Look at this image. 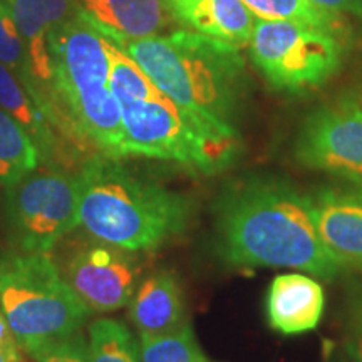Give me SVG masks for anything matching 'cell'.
Wrapping results in <instances>:
<instances>
[{
    "label": "cell",
    "instance_id": "obj_21",
    "mask_svg": "<svg viewBox=\"0 0 362 362\" xmlns=\"http://www.w3.org/2000/svg\"><path fill=\"white\" fill-rule=\"evenodd\" d=\"M89 362H141L139 342L128 325L98 319L89 325Z\"/></svg>",
    "mask_w": 362,
    "mask_h": 362
},
{
    "label": "cell",
    "instance_id": "obj_24",
    "mask_svg": "<svg viewBox=\"0 0 362 362\" xmlns=\"http://www.w3.org/2000/svg\"><path fill=\"white\" fill-rule=\"evenodd\" d=\"M309 2L330 12L362 16V0H309Z\"/></svg>",
    "mask_w": 362,
    "mask_h": 362
},
{
    "label": "cell",
    "instance_id": "obj_9",
    "mask_svg": "<svg viewBox=\"0 0 362 362\" xmlns=\"http://www.w3.org/2000/svg\"><path fill=\"white\" fill-rule=\"evenodd\" d=\"M297 161L362 188V90L346 93L307 116L296 139Z\"/></svg>",
    "mask_w": 362,
    "mask_h": 362
},
{
    "label": "cell",
    "instance_id": "obj_4",
    "mask_svg": "<svg viewBox=\"0 0 362 362\" xmlns=\"http://www.w3.org/2000/svg\"><path fill=\"white\" fill-rule=\"evenodd\" d=\"M116 47L178 106L233 128L245 84V61L238 45L192 30H175L126 40Z\"/></svg>",
    "mask_w": 362,
    "mask_h": 362
},
{
    "label": "cell",
    "instance_id": "obj_26",
    "mask_svg": "<svg viewBox=\"0 0 362 362\" xmlns=\"http://www.w3.org/2000/svg\"><path fill=\"white\" fill-rule=\"evenodd\" d=\"M0 344H17L2 309H0Z\"/></svg>",
    "mask_w": 362,
    "mask_h": 362
},
{
    "label": "cell",
    "instance_id": "obj_8",
    "mask_svg": "<svg viewBox=\"0 0 362 362\" xmlns=\"http://www.w3.org/2000/svg\"><path fill=\"white\" fill-rule=\"evenodd\" d=\"M6 189V221L16 250L51 252L79 226L78 176L40 165Z\"/></svg>",
    "mask_w": 362,
    "mask_h": 362
},
{
    "label": "cell",
    "instance_id": "obj_28",
    "mask_svg": "<svg viewBox=\"0 0 362 362\" xmlns=\"http://www.w3.org/2000/svg\"><path fill=\"white\" fill-rule=\"evenodd\" d=\"M356 325H357V330H359L361 336H362V297H361L359 304H357V307H356Z\"/></svg>",
    "mask_w": 362,
    "mask_h": 362
},
{
    "label": "cell",
    "instance_id": "obj_22",
    "mask_svg": "<svg viewBox=\"0 0 362 362\" xmlns=\"http://www.w3.org/2000/svg\"><path fill=\"white\" fill-rule=\"evenodd\" d=\"M0 62L19 78L21 83L25 86L40 106V94L34 81L33 71H30L24 39L19 34V29H17L16 22H13L11 12L4 2H0Z\"/></svg>",
    "mask_w": 362,
    "mask_h": 362
},
{
    "label": "cell",
    "instance_id": "obj_6",
    "mask_svg": "<svg viewBox=\"0 0 362 362\" xmlns=\"http://www.w3.org/2000/svg\"><path fill=\"white\" fill-rule=\"evenodd\" d=\"M117 103L126 156L173 161L202 175H215L237 155L238 134L235 128L185 110L156 86Z\"/></svg>",
    "mask_w": 362,
    "mask_h": 362
},
{
    "label": "cell",
    "instance_id": "obj_11",
    "mask_svg": "<svg viewBox=\"0 0 362 362\" xmlns=\"http://www.w3.org/2000/svg\"><path fill=\"white\" fill-rule=\"evenodd\" d=\"M11 12L19 34L24 39L30 71L40 94V107L52 121L51 106V54L49 34L76 13V0H0ZM56 128V126H54Z\"/></svg>",
    "mask_w": 362,
    "mask_h": 362
},
{
    "label": "cell",
    "instance_id": "obj_23",
    "mask_svg": "<svg viewBox=\"0 0 362 362\" xmlns=\"http://www.w3.org/2000/svg\"><path fill=\"white\" fill-rule=\"evenodd\" d=\"M35 362H89V342L79 330L40 352Z\"/></svg>",
    "mask_w": 362,
    "mask_h": 362
},
{
    "label": "cell",
    "instance_id": "obj_7",
    "mask_svg": "<svg viewBox=\"0 0 362 362\" xmlns=\"http://www.w3.org/2000/svg\"><path fill=\"white\" fill-rule=\"evenodd\" d=\"M250 56L272 88L304 93L322 86L341 66V44L334 34L293 21L257 19Z\"/></svg>",
    "mask_w": 362,
    "mask_h": 362
},
{
    "label": "cell",
    "instance_id": "obj_15",
    "mask_svg": "<svg viewBox=\"0 0 362 362\" xmlns=\"http://www.w3.org/2000/svg\"><path fill=\"white\" fill-rule=\"evenodd\" d=\"M175 24L223 42L247 45L253 13L242 0H165Z\"/></svg>",
    "mask_w": 362,
    "mask_h": 362
},
{
    "label": "cell",
    "instance_id": "obj_12",
    "mask_svg": "<svg viewBox=\"0 0 362 362\" xmlns=\"http://www.w3.org/2000/svg\"><path fill=\"white\" fill-rule=\"evenodd\" d=\"M76 13L115 45L160 35L175 24L165 0H76Z\"/></svg>",
    "mask_w": 362,
    "mask_h": 362
},
{
    "label": "cell",
    "instance_id": "obj_3",
    "mask_svg": "<svg viewBox=\"0 0 362 362\" xmlns=\"http://www.w3.org/2000/svg\"><path fill=\"white\" fill-rule=\"evenodd\" d=\"M52 121L69 143H88L104 156L126 158L121 107L110 86L107 40L79 16L49 34Z\"/></svg>",
    "mask_w": 362,
    "mask_h": 362
},
{
    "label": "cell",
    "instance_id": "obj_5",
    "mask_svg": "<svg viewBox=\"0 0 362 362\" xmlns=\"http://www.w3.org/2000/svg\"><path fill=\"white\" fill-rule=\"evenodd\" d=\"M0 309L16 342L33 359L79 332L93 314L51 253L16 248L0 253Z\"/></svg>",
    "mask_w": 362,
    "mask_h": 362
},
{
    "label": "cell",
    "instance_id": "obj_16",
    "mask_svg": "<svg viewBox=\"0 0 362 362\" xmlns=\"http://www.w3.org/2000/svg\"><path fill=\"white\" fill-rule=\"evenodd\" d=\"M129 319L139 334H166L188 322L183 291L173 272H155L138 285Z\"/></svg>",
    "mask_w": 362,
    "mask_h": 362
},
{
    "label": "cell",
    "instance_id": "obj_25",
    "mask_svg": "<svg viewBox=\"0 0 362 362\" xmlns=\"http://www.w3.org/2000/svg\"><path fill=\"white\" fill-rule=\"evenodd\" d=\"M0 362H27L19 344H0Z\"/></svg>",
    "mask_w": 362,
    "mask_h": 362
},
{
    "label": "cell",
    "instance_id": "obj_1",
    "mask_svg": "<svg viewBox=\"0 0 362 362\" xmlns=\"http://www.w3.org/2000/svg\"><path fill=\"white\" fill-rule=\"evenodd\" d=\"M215 245L233 267H284L319 279L344 267L320 238L309 194L267 176L223 189L215 202Z\"/></svg>",
    "mask_w": 362,
    "mask_h": 362
},
{
    "label": "cell",
    "instance_id": "obj_19",
    "mask_svg": "<svg viewBox=\"0 0 362 362\" xmlns=\"http://www.w3.org/2000/svg\"><path fill=\"white\" fill-rule=\"evenodd\" d=\"M260 19L293 21L302 24L319 27L337 35L346 29L341 13L325 11L314 6L309 0H242Z\"/></svg>",
    "mask_w": 362,
    "mask_h": 362
},
{
    "label": "cell",
    "instance_id": "obj_20",
    "mask_svg": "<svg viewBox=\"0 0 362 362\" xmlns=\"http://www.w3.org/2000/svg\"><path fill=\"white\" fill-rule=\"evenodd\" d=\"M141 362H211L187 322L166 334H139Z\"/></svg>",
    "mask_w": 362,
    "mask_h": 362
},
{
    "label": "cell",
    "instance_id": "obj_14",
    "mask_svg": "<svg viewBox=\"0 0 362 362\" xmlns=\"http://www.w3.org/2000/svg\"><path fill=\"white\" fill-rule=\"evenodd\" d=\"M324 288L302 274L277 275L267 297V317L274 330L285 336L304 334L319 325L324 314Z\"/></svg>",
    "mask_w": 362,
    "mask_h": 362
},
{
    "label": "cell",
    "instance_id": "obj_2",
    "mask_svg": "<svg viewBox=\"0 0 362 362\" xmlns=\"http://www.w3.org/2000/svg\"><path fill=\"white\" fill-rule=\"evenodd\" d=\"M79 225L89 237L128 252H149L188 228L187 194L141 178L116 158L93 155L78 173Z\"/></svg>",
    "mask_w": 362,
    "mask_h": 362
},
{
    "label": "cell",
    "instance_id": "obj_10",
    "mask_svg": "<svg viewBox=\"0 0 362 362\" xmlns=\"http://www.w3.org/2000/svg\"><path fill=\"white\" fill-rule=\"evenodd\" d=\"M61 274L93 314H104L129 305L141 265L134 252L93 238L72 247Z\"/></svg>",
    "mask_w": 362,
    "mask_h": 362
},
{
    "label": "cell",
    "instance_id": "obj_18",
    "mask_svg": "<svg viewBox=\"0 0 362 362\" xmlns=\"http://www.w3.org/2000/svg\"><path fill=\"white\" fill-rule=\"evenodd\" d=\"M39 165V151L30 136L11 115L0 110V187L17 183Z\"/></svg>",
    "mask_w": 362,
    "mask_h": 362
},
{
    "label": "cell",
    "instance_id": "obj_27",
    "mask_svg": "<svg viewBox=\"0 0 362 362\" xmlns=\"http://www.w3.org/2000/svg\"><path fill=\"white\" fill-rule=\"evenodd\" d=\"M347 351H349V354L352 359H354V362H362V336L357 337L356 341L349 342Z\"/></svg>",
    "mask_w": 362,
    "mask_h": 362
},
{
    "label": "cell",
    "instance_id": "obj_17",
    "mask_svg": "<svg viewBox=\"0 0 362 362\" xmlns=\"http://www.w3.org/2000/svg\"><path fill=\"white\" fill-rule=\"evenodd\" d=\"M0 110L11 115L30 136L42 165L61 166V161L69 155L64 148H61V139L64 138L54 128L33 94L2 62H0Z\"/></svg>",
    "mask_w": 362,
    "mask_h": 362
},
{
    "label": "cell",
    "instance_id": "obj_29",
    "mask_svg": "<svg viewBox=\"0 0 362 362\" xmlns=\"http://www.w3.org/2000/svg\"><path fill=\"white\" fill-rule=\"evenodd\" d=\"M0 188H2V187H0Z\"/></svg>",
    "mask_w": 362,
    "mask_h": 362
},
{
    "label": "cell",
    "instance_id": "obj_13",
    "mask_svg": "<svg viewBox=\"0 0 362 362\" xmlns=\"http://www.w3.org/2000/svg\"><path fill=\"white\" fill-rule=\"evenodd\" d=\"M310 200L325 247L342 264L362 270V188H322Z\"/></svg>",
    "mask_w": 362,
    "mask_h": 362
}]
</instances>
